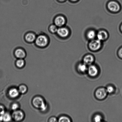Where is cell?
<instances>
[{
	"label": "cell",
	"instance_id": "cell-1",
	"mask_svg": "<svg viewBox=\"0 0 122 122\" xmlns=\"http://www.w3.org/2000/svg\"><path fill=\"white\" fill-rule=\"evenodd\" d=\"M33 106L36 108L43 111L46 109V106L43 99L40 97H36L34 98L32 101Z\"/></svg>",
	"mask_w": 122,
	"mask_h": 122
},
{
	"label": "cell",
	"instance_id": "cell-2",
	"mask_svg": "<svg viewBox=\"0 0 122 122\" xmlns=\"http://www.w3.org/2000/svg\"><path fill=\"white\" fill-rule=\"evenodd\" d=\"M36 43L40 47H44L47 45L48 42L47 37L44 35H40L36 39Z\"/></svg>",
	"mask_w": 122,
	"mask_h": 122
},
{
	"label": "cell",
	"instance_id": "cell-3",
	"mask_svg": "<svg viewBox=\"0 0 122 122\" xmlns=\"http://www.w3.org/2000/svg\"><path fill=\"white\" fill-rule=\"evenodd\" d=\"M101 46V41L98 39H93L92 40L89 44V48L93 51H97L100 49Z\"/></svg>",
	"mask_w": 122,
	"mask_h": 122
},
{
	"label": "cell",
	"instance_id": "cell-4",
	"mask_svg": "<svg viewBox=\"0 0 122 122\" xmlns=\"http://www.w3.org/2000/svg\"><path fill=\"white\" fill-rule=\"evenodd\" d=\"M107 7L111 11L113 12H117L120 9V5L117 2L114 1H111L108 3Z\"/></svg>",
	"mask_w": 122,
	"mask_h": 122
},
{
	"label": "cell",
	"instance_id": "cell-5",
	"mask_svg": "<svg viewBox=\"0 0 122 122\" xmlns=\"http://www.w3.org/2000/svg\"><path fill=\"white\" fill-rule=\"evenodd\" d=\"M107 93L106 89L103 88H99L96 92V96L99 100H102L106 98Z\"/></svg>",
	"mask_w": 122,
	"mask_h": 122
},
{
	"label": "cell",
	"instance_id": "cell-6",
	"mask_svg": "<svg viewBox=\"0 0 122 122\" xmlns=\"http://www.w3.org/2000/svg\"><path fill=\"white\" fill-rule=\"evenodd\" d=\"M12 117L15 121H20L23 119L24 117V114L22 111L17 110L13 112Z\"/></svg>",
	"mask_w": 122,
	"mask_h": 122
},
{
	"label": "cell",
	"instance_id": "cell-7",
	"mask_svg": "<svg viewBox=\"0 0 122 122\" xmlns=\"http://www.w3.org/2000/svg\"><path fill=\"white\" fill-rule=\"evenodd\" d=\"M88 73L90 76L94 77L97 75L98 70L96 66L93 65H91L88 68Z\"/></svg>",
	"mask_w": 122,
	"mask_h": 122
},
{
	"label": "cell",
	"instance_id": "cell-8",
	"mask_svg": "<svg viewBox=\"0 0 122 122\" xmlns=\"http://www.w3.org/2000/svg\"><path fill=\"white\" fill-rule=\"evenodd\" d=\"M66 23V20L64 17L59 16L56 17L55 20V23L57 27H61Z\"/></svg>",
	"mask_w": 122,
	"mask_h": 122
},
{
	"label": "cell",
	"instance_id": "cell-9",
	"mask_svg": "<svg viewBox=\"0 0 122 122\" xmlns=\"http://www.w3.org/2000/svg\"><path fill=\"white\" fill-rule=\"evenodd\" d=\"M58 35L63 38L66 37L69 35V30L65 27H60L58 29L57 32Z\"/></svg>",
	"mask_w": 122,
	"mask_h": 122
},
{
	"label": "cell",
	"instance_id": "cell-10",
	"mask_svg": "<svg viewBox=\"0 0 122 122\" xmlns=\"http://www.w3.org/2000/svg\"><path fill=\"white\" fill-rule=\"evenodd\" d=\"M97 36L100 41H103L106 40L108 38V35L107 32L104 30L100 31L97 35Z\"/></svg>",
	"mask_w": 122,
	"mask_h": 122
},
{
	"label": "cell",
	"instance_id": "cell-11",
	"mask_svg": "<svg viewBox=\"0 0 122 122\" xmlns=\"http://www.w3.org/2000/svg\"><path fill=\"white\" fill-rule=\"evenodd\" d=\"M94 61V58L93 56L91 55H87L83 58L84 63L87 65H92Z\"/></svg>",
	"mask_w": 122,
	"mask_h": 122
},
{
	"label": "cell",
	"instance_id": "cell-12",
	"mask_svg": "<svg viewBox=\"0 0 122 122\" xmlns=\"http://www.w3.org/2000/svg\"><path fill=\"white\" fill-rule=\"evenodd\" d=\"M15 55L17 58L19 59H23L26 56V53L25 51L21 49H18L15 52Z\"/></svg>",
	"mask_w": 122,
	"mask_h": 122
},
{
	"label": "cell",
	"instance_id": "cell-13",
	"mask_svg": "<svg viewBox=\"0 0 122 122\" xmlns=\"http://www.w3.org/2000/svg\"><path fill=\"white\" fill-rule=\"evenodd\" d=\"M20 93L18 90L14 88H11L8 92L10 97L12 98H15L18 97Z\"/></svg>",
	"mask_w": 122,
	"mask_h": 122
},
{
	"label": "cell",
	"instance_id": "cell-14",
	"mask_svg": "<svg viewBox=\"0 0 122 122\" xmlns=\"http://www.w3.org/2000/svg\"><path fill=\"white\" fill-rule=\"evenodd\" d=\"M25 38L26 40L29 42H33L36 39L35 35L32 33H27L26 35Z\"/></svg>",
	"mask_w": 122,
	"mask_h": 122
},
{
	"label": "cell",
	"instance_id": "cell-15",
	"mask_svg": "<svg viewBox=\"0 0 122 122\" xmlns=\"http://www.w3.org/2000/svg\"><path fill=\"white\" fill-rule=\"evenodd\" d=\"M77 69L78 71L81 73H84L88 70V68H87L86 65L83 63H80L78 66Z\"/></svg>",
	"mask_w": 122,
	"mask_h": 122
},
{
	"label": "cell",
	"instance_id": "cell-16",
	"mask_svg": "<svg viewBox=\"0 0 122 122\" xmlns=\"http://www.w3.org/2000/svg\"><path fill=\"white\" fill-rule=\"evenodd\" d=\"M97 36L95 32L93 30L89 31L87 33V38L90 40H92L94 39Z\"/></svg>",
	"mask_w": 122,
	"mask_h": 122
},
{
	"label": "cell",
	"instance_id": "cell-17",
	"mask_svg": "<svg viewBox=\"0 0 122 122\" xmlns=\"http://www.w3.org/2000/svg\"><path fill=\"white\" fill-rule=\"evenodd\" d=\"M2 121H3L7 122L10 121L11 119V117L9 113H5L2 115Z\"/></svg>",
	"mask_w": 122,
	"mask_h": 122
},
{
	"label": "cell",
	"instance_id": "cell-18",
	"mask_svg": "<svg viewBox=\"0 0 122 122\" xmlns=\"http://www.w3.org/2000/svg\"><path fill=\"white\" fill-rule=\"evenodd\" d=\"M16 66L19 68H22L24 66L25 61L22 59H20L16 61Z\"/></svg>",
	"mask_w": 122,
	"mask_h": 122
},
{
	"label": "cell",
	"instance_id": "cell-19",
	"mask_svg": "<svg viewBox=\"0 0 122 122\" xmlns=\"http://www.w3.org/2000/svg\"><path fill=\"white\" fill-rule=\"evenodd\" d=\"M18 90L20 93L22 94H25L27 92V87L25 85H21L19 86Z\"/></svg>",
	"mask_w": 122,
	"mask_h": 122
},
{
	"label": "cell",
	"instance_id": "cell-20",
	"mask_svg": "<svg viewBox=\"0 0 122 122\" xmlns=\"http://www.w3.org/2000/svg\"><path fill=\"white\" fill-rule=\"evenodd\" d=\"M58 122H70V119L68 117L63 116L60 117L58 119Z\"/></svg>",
	"mask_w": 122,
	"mask_h": 122
},
{
	"label": "cell",
	"instance_id": "cell-21",
	"mask_svg": "<svg viewBox=\"0 0 122 122\" xmlns=\"http://www.w3.org/2000/svg\"><path fill=\"white\" fill-rule=\"evenodd\" d=\"M58 28L56 25H51L50 27V30L51 32L53 33H56Z\"/></svg>",
	"mask_w": 122,
	"mask_h": 122
},
{
	"label": "cell",
	"instance_id": "cell-22",
	"mask_svg": "<svg viewBox=\"0 0 122 122\" xmlns=\"http://www.w3.org/2000/svg\"><path fill=\"white\" fill-rule=\"evenodd\" d=\"M94 119L95 122H100L102 120V117L100 115L97 114L94 116Z\"/></svg>",
	"mask_w": 122,
	"mask_h": 122
},
{
	"label": "cell",
	"instance_id": "cell-23",
	"mask_svg": "<svg viewBox=\"0 0 122 122\" xmlns=\"http://www.w3.org/2000/svg\"><path fill=\"white\" fill-rule=\"evenodd\" d=\"M107 93H112L113 92L114 90V87L112 86H108L106 89Z\"/></svg>",
	"mask_w": 122,
	"mask_h": 122
},
{
	"label": "cell",
	"instance_id": "cell-24",
	"mask_svg": "<svg viewBox=\"0 0 122 122\" xmlns=\"http://www.w3.org/2000/svg\"><path fill=\"white\" fill-rule=\"evenodd\" d=\"M19 107L18 104L17 103H14L12 105L11 108L13 110L15 111L17 110L18 109Z\"/></svg>",
	"mask_w": 122,
	"mask_h": 122
},
{
	"label": "cell",
	"instance_id": "cell-25",
	"mask_svg": "<svg viewBox=\"0 0 122 122\" xmlns=\"http://www.w3.org/2000/svg\"><path fill=\"white\" fill-rule=\"evenodd\" d=\"M5 113L4 107L2 105H0V116L3 115Z\"/></svg>",
	"mask_w": 122,
	"mask_h": 122
},
{
	"label": "cell",
	"instance_id": "cell-26",
	"mask_svg": "<svg viewBox=\"0 0 122 122\" xmlns=\"http://www.w3.org/2000/svg\"><path fill=\"white\" fill-rule=\"evenodd\" d=\"M49 122H57V120L56 117H52L50 118V119H49Z\"/></svg>",
	"mask_w": 122,
	"mask_h": 122
},
{
	"label": "cell",
	"instance_id": "cell-27",
	"mask_svg": "<svg viewBox=\"0 0 122 122\" xmlns=\"http://www.w3.org/2000/svg\"><path fill=\"white\" fill-rule=\"evenodd\" d=\"M118 55L120 58H122V47L119 50L118 52Z\"/></svg>",
	"mask_w": 122,
	"mask_h": 122
},
{
	"label": "cell",
	"instance_id": "cell-28",
	"mask_svg": "<svg viewBox=\"0 0 122 122\" xmlns=\"http://www.w3.org/2000/svg\"><path fill=\"white\" fill-rule=\"evenodd\" d=\"M70 0L73 1V2H76V1L78 0Z\"/></svg>",
	"mask_w": 122,
	"mask_h": 122
},
{
	"label": "cell",
	"instance_id": "cell-29",
	"mask_svg": "<svg viewBox=\"0 0 122 122\" xmlns=\"http://www.w3.org/2000/svg\"><path fill=\"white\" fill-rule=\"evenodd\" d=\"M58 0L61 1V2H63V1H65L66 0Z\"/></svg>",
	"mask_w": 122,
	"mask_h": 122
},
{
	"label": "cell",
	"instance_id": "cell-30",
	"mask_svg": "<svg viewBox=\"0 0 122 122\" xmlns=\"http://www.w3.org/2000/svg\"><path fill=\"white\" fill-rule=\"evenodd\" d=\"M121 30L122 31V24L121 25Z\"/></svg>",
	"mask_w": 122,
	"mask_h": 122
}]
</instances>
